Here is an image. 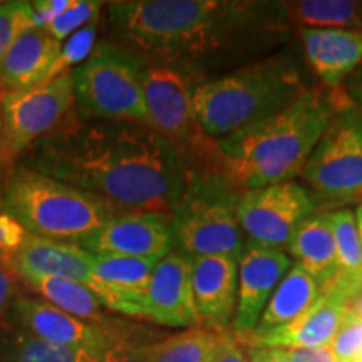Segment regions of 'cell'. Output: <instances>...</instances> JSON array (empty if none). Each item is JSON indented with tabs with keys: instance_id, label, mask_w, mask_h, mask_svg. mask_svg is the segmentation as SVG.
Returning a JSON list of instances; mask_svg holds the SVG:
<instances>
[{
	"instance_id": "cell-1",
	"label": "cell",
	"mask_w": 362,
	"mask_h": 362,
	"mask_svg": "<svg viewBox=\"0 0 362 362\" xmlns=\"http://www.w3.org/2000/svg\"><path fill=\"white\" fill-rule=\"evenodd\" d=\"M21 166L94 194L119 214L170 218L189 175L165 136L131 121L67 123L30 148Z\"/></svg>"
},
{
	"instance_id": "cell-2",
	"label": "cell",
	"mask_w": 362,
	"mask_h": 362,
	"mask_svg": "<svg viewBox=\"0 0 362 362\" xmlns=\"http://www.w3.org/2000/svg\"><path fill=\"white\" fill-rule=\"evenodd\" d=\"M107 21L126 51L161 66L259 44L285 34L288 24L284 2L245 0H119L107 4Z\"/></svg>"
},
{
	"instance_id": "cell-3",
	"label": "cell",
	"mask_w": 362,
	"mask_h": 362,
	"mask_svg": "<svg viewBox=\"0 0 362 362\" xmlns=\"http://www.w3.org/2000/svg\"><path fill=\"white\" fill-rule=\"evenodd\" d=\"M339 99L309 88L288 106L216 141L220 171L238 192L300 178Z\"/></svg>"
},
{
	"instance_id": "cell-4",
	"label": "cell",
	"mask_w": 362,
	"mask_h": 362,
	"mask_svg": "<svg viewBox=\"0 0 362 362\" xmlns=\"http://www.w3.org/2000/svg\"><path fill=\"white\" fill-rule=\"evenodd\" d=\"M307 89L293 57L275 54L193 86L194 119L216 143L288 106Z\"/></svg>"
},
{
	"instance_id": "cell-5",
	"label": "cell",
	"mask_w": 362,
	"mask_h": 362,
	"mask_svg": "<svg viewBox=\"0 0 362 362\" xmlns=\"http://www.w3.org/2000/svg\"><path fill=\"white\" fill-rule=\"evenodd\" d=\"M0 210L27 233L79 243L119 211L64 181L17 166L4 180Z\"/></svg>"
},
{
	"instance_id": "cell-6",
	"label": "cell",
	"mask_w": 362,
	"mask_h": 362,
	"mask_svg": "<svg viewBox=\"0 0 362 362\" xmlns=\"http://www.w3.org/2000/svg\"><path fill=\"white\" fill-rule=\"evenodd\" d=\"M242 192L220 171H189L187 187L171 215L175 245L189 257L240 259L245 235L238 225Z\"/></svg>"
},
{
	"instance_id": "cell-7",
	"label": "cell",
	"mask_w": 362,
	"mask_h": 362,
	"mask_svg": "<svg viewBox=\"0 0 362 362\" xmlns=\"http://www.w3.org/2000/svg\"><path fill=\"white\" fill-rule=\"evenodd\" d=\"M141 59L124 47L101 44L72 72L76 110L84 121H131L149 126Z\"/></svg>"
},
{
	"instance_id": "cell-8",
	"label": "cell",
	"mask_w": 362,
	"mask_h": 362,
	"mask_svg": "<svg viewBox=\"0 0 362 362\" xmlns=\"http://www.w3.org/2000/svg\"><path fill=\"white\" fill-rule=\"evenodd\" d=\"M300 178L317 202L341 206L362 198V112L349 99H339Z\"/></svg>"
},
{
	"instance_id": "cell-9",
	"label": "cell",
	"mask_w": 362,
	"mask_h": 362,
	"mask_svg": "<svg viewBox=\"0 0 362 362\" xmlns=\"http://www.w3.org/2000/svg\"><path fill=\"white\" fill-rule=\"evenodd\" d=\"M0 104L4 126L0 161H12L67 124L76 107L72 72L34 89L6 90Z\"/></svg>"
},
{
	"instance_id": "cell-10",
	"label": "cell",
	"mask_w": 362,
	"mask_h": 362,
	"mask_svg": "<svg viewBox=\"0 0 362 362\" xmlns=\"http://www.w3.org/2000/svg\"><path fill=\"white\" fill-rule=\"evenodd\" d=\"M317 206L319 202L304 185L287 181L242 192L237 218L245 240L284 252Z\"/></svg>"
},
{
	"instance_id": "cell-11",
	"label": "cell",
	"mask_w": 362,
	"mask_h": 362,
	"mask_svg": "<svg viewBox=\"0 0 362 362\" xmlns=\"http://www.w3.org/2000/svg\"><path fill=\"white\" fill-rule=\"evenodd\" d=\"M144 104L149 126L180 151L181 144L205 136L194 119L192 88L171 66H149L141 72Z\"/></svg>"
},
{
	"instance_id": "cell-12",
	"label": "cell",
	"mask_w": 362,
	"mask_h": 362,
	"mask_svg": "<svg viewBox=\"0 0 362 362\" xmlns=\"http://www.w3.org/2000/svg\"><path fill=\"white\" fill-rule=\"evenodd\" d=\"M78 245L90 255L161 260L173 252V226L165 215L116 214Z\"/></svg>"
},
{
	"instance_id": "cell-13",
	"label": "cell",
	"mask_w": 362,
	"mask_h": 362,
	"mask_svg": "<svg viewBox=\"0 0 362 362\" xmlns=\"http://www.w3.org/2000/svg\"><path fill=\"white\" fill-rule=\"evenodd\" d=\"M139 319L178 329L203 327L192 291L189 257L171 252L158 262L141 302Z\"/></svg>"
},
{
	"instance_id": "cell-14",
	"label": "cell",
	"mask_w": 362,
	"mask_h": 362,
	"mask_svg": "<svg viewBox=\"0 0 362 362\" xmlns=\"http://www.w3.org/2000/svg\"><path fill=\"white\" fill-rule=\"evenodd\" d=\"M287 253L245 240L238 259V293L232 329L238 336L255 330L262 312L280 280L292 269Z\"/></svg>"
},
{
	"instance_id": "cell-15",
	"label": "cell",
	"mask_w": 362,
	"mask_h": 362,
	"mask_svg": "<svg viewBox=\"0 0 362 362\" xmlns=\"http://www.w3.org/2000/svg\"><path fill=\"white\" fill-rule=\"evenodd\" d=\"M7 317L13 327L45 342L56 346L84 347V349L96 351L101 356L112 339V334L106 332L99 325L86 322L57 309L47 300L29 296L13 298Z\"/></svg>"
},
{
	"instance_id": "cell-16",
	"label": "cell",
	"mask_w": 362,
	"mask_h": 362,
	"mask_svg": "<svg viewBox=\"0 0 362 362\" xmlns=\"http://www.w3.org/2000/svg\"><path fill=\"white\" fill-rule=\"evenodd\" d=\"M352 300L337 288L324 292L317 302L291 324L270 330L262 336H238L240 341L250 347L267 349H315L330 346L341 327L344 317L349 312Z\"/></svg>"
},
{
	"instance_id": "cell-17",
	"label": "cell",
	"mask_w": 362,
	"mask_h": 362,
	"mask_svg": "<svg viewBox=\"0 0 362 362\" xmlns=\"http://www.w3.org/2000/svg\"><path fill=\"white\" fill-rule=\"evenodd\" d=\"M189 257V255H188ZM192 291L203 327L226 332L237 310L238 260L232 257H189Z\"/></svg>"
},
{
	"instance_id": "cell-18",
	"label": "cell",
	"mask_w": 362,
	"mask_h": 362,
	"mask_svg": "<svg viewBox=\"0 0 362 362\" xmlns=\"http://www.w3.org/2000/svg\"><path fill=\"white\" fill-rule=\"evenodd\" d=\"M93 255L78 243L61 242V240L40 238L27 233L22 245L6 262L19 277H59L79 282L98 292L94 277Z\"/></svg>"
},
{
	"instance_id": "cell-19",
	"label": "cell",
	"mask_w": 362,
	"mask_h": 362,
	"mask_svg": "<svg viewBox=\"0 0 362 362\" xmlns=\"http://www.w3.org/2000/svg\"><path fill=\"white\" fill-rule=\"evenodd\" d=\"M62 44L44 27L27 30L11 45L0 61V86L7 90H25L51 83L62 76Z\"/></svg>"
},
{
	"instance_id": "cell-20",
	"label": "cell",
	"mask_w": 362,
	"mask_h": 362,
	"mask_svg": "<svg viewBox=\"0 0 362 362\" xmlns=\"http://www.w3.org/2000/svg\"><path fill=\"white\" fill-rule=\"evenodd\" d=\"M305 61L320 83L341 90L362 64V33L347 29H298Z\"/></svg>"
},
{
	"instance_id": "cell-21",
	"label": "cell",
	"mask_w": 362,
	"mask_h": 362,
	"mask_svg": "<svg viewBox=\"0 0 362 362\" xmlns=\"http://www.w3.org/2000/svg\"><path fill=\"white\" fill-rule=\"evenodd\" d=\"M158 262L134 257L93 255L90 265L98 282V298L106 309L139 319L143 297Z\"/></svg>"
},
{
	"instance_id": "cell-22",
	"label": "cell",
	"mask_w": 362,
	"mask_h": 362,
	"mask_svg": "<svg viewBox=\"0 0 362 362\" xmlns=\"http://www.w3.org/2000/svg\"><path fill=\"white\" fill-rule=\"evenodd\" d=\"M287 252L319 285L329 292L337 280V247L329 211L314 214L297 228Z\"/></svg>"
},
{
	"instance_id": "cell-23",
	"label": "cell",
	"mask_w": 362,
	"mask_h": 362,
	"mask_svg": "<svg viewBox=\"0 0 362 362\" xmlns=\"http://www.w3.org/2000/svg\"><path fill=\"white\" fill-rule=\"evenodd\" d=\"M320 296H322V291L315 280L300 265L293 262L292 269L280 280L277 288L267 302L252 336H262L270 330L291 324L298 315L304 314L309 307L314 305Z\"/></svg>"
},
{
	"instance_id": "cell-24",
	"label": "cell",
	"mask_w": 362,
	"mask_h": 362,
	"mask_svg": "<svg viewBox=\"0 0 362 362\" xmlns=\"http://www.w3.org/2000/svg\"><path fill=\"white\" fill-rule=\"evenodd\" d=\"M337 247V280L334 288L354 302L362 293V248L357 235L356 214L349 208L329 211ZM332 291V288H330Z\"/></svg>"
},
{
	"instance_id": "cell-25",
	"label": "cell",
	"mask_w": 362,
	"mask_h": 362,
	"mask_svg": "<svg viewBox=\"0 0 362 362\" xmlns=\"http://www.w3.org/2000/svg\"><path fill=\"white\" fill-rule=\"evenodd\" d=\"M0 362H101V354L84 347L56 346L13 327L0 334Z\"/></svg>"
},
{
	"instance_id": "cell-26",
	"label": "cell",
	"mask_w": 362,
	"mask_h": 362,
	"mask_svg": "<svg viewBox=\"0 0 362 362\" xmlns=\"http://www.w3.org/2000/svg\"><path fill=\"white\" fill-rule=\"evenodd\" d=\"M287 22L312 29H347L362 33V6L351 0L284 2Z\"/></svg>"
},
{
	"instance_id": "cell-27",
	"label": "cell",
	"mask_w": 362,
	"mask_h": 362,
	"mask_svg": "<svg viewBox=\"0 0 362 362\" xmlns=\"http://www.w3.org/2000/svg\"><path fill=\"white\" fill-rule=\"evenodd\" d=\"M24 282L29 284L35 292H39L44 300L67 312L69 315L90 324L104 320L103 302L83 284L59 277H29L24 279Z\"/></svg>"
},
{
	"instance_id": "cell-28",
	"label": "cell",
	"mask_w": 362,
	"mask_h": 362,
	"mask_svg": "<svg viewBox=\"0 0 362 362\" xmlns=\"http://www.w3.org/2000/svg\"><path fill=\"white\" fill-rule=\"evenodd\" d=\"M218 332L203 327L139 346L146 362H210L214 357Z\"/></svg>"
},
{
	"instance_id": "cell-29",
	"label": "cell",
	"mask_w": 362,
	"mask_h": 362,
	"mask_svg": "<svg viewBox=\"0 0 362 362\" xmlns=\"http://www.w3.org/2000/svg\"><path fill=\"white\" fill-rule=\"evenodd\" d=\"M34 27H39V22L30 2L0 4V61L11 45Z\"/></svg>"
},
{
	"instance_id": "cell-30",
	"label": "cell",
	"mask_w": 362,
	"mask_h": 362,
	"mask_svg": "<svg viewBox=\"0 0 362 362\" xmlns=\"http://www.w3.org/2000/svg\"><path fill=\"white\" fill-rule=\"evenodd\" d=\"M103 6V2H96V0H74V4L64 13H61L47 25H44V29L54 39L62 42L78 29L83 30L86 25L96 21Z\"/></svg>"
},
{
	"instance_id": "cell-31",
	"label": "cell",
	"mask_w": 362,
	"mask_h": 362,
	"mask_svg": "<svg viewBox=\"0 0 362 362\" xmlns=\"http://www.w3.org/2000/svg\"><path fill=\"white\" fill-rule=\"evenodd\" d=\"M330 349L339 362H356L362 357V317L356 315L351 307L330 342Z\"/></svg>"
},
{
	"instance_id": "cell-32",
	"label": "cell",
	"mask_w": 362,
	"mask_h": 362,
	"mask_svg": "<svg viewBox=\"0 0 362 362\" xmlns=\"http://www.w3.org/2000/svg\"><path fill=\"white\" fill-rule=\"evenodd\" d=\"M245 346V344H243ZM250 362H339L330 346L315 349H267L245 346Z\"/></svg>"
},
{
	"instance_id": "cell-33",
	"label": "cell",
	"mask_w": 362,
	"mask_h": 362,
	"mask_svg": "<svg viewBox=\"0 0 362 362\" xmlns=\"http://www.w3.org/2000/svg\"><path fill=\"white\" fill-rule=\"evenodd\" d=\"M210 362H250L247 347L233 332H218V341Z\"/></svg>"
},
{
	"instance_id": "cell-34",
	"label": "cell",
	"mask_w": 362,
	"mask_h": 362,
	"mask_svg": "<svg viewBox=\"0 0 362 362\" xmlns=\"http://www.w3.org/2000/svg\"><path fill=\"white\" fill-rule=\"evenodd\" d=\"M101 362H146V359L143 357L139 346L112 336L110 346L103 352Z\"/></svg>"
},
{
	"instance_id": "cell-35",
	"label": "cell",
	"mask_w": 362,
	"mask_h": 362,
	"mask_svg": "<svg viewBox=\"0 0 362 362\" xmlns=\"http://www.w3.org/2000/svg\"><path fill=\"white\" fill-rule=\"evenodd\" d=\"M72 4L74 0H39V2H30V7L35 13L39 27H44L61 13H64Z\"/></svg>"
},
{
	"instance_id": "cell-36",
	"label": "cell",
	"mask_w": 362,
	"mask_h": 362,
	"mask_svg": "<svg viewBox=\"0 0 362 362\" xmlns=\"http://www.w3.org/2000/svg\"><path fill=\"white\" fill-rule=\"evenodd\" d=\"M13 298H16V280L12 277V272L0 267V322L4 317H7Z\"/></svg>"
},
{
	"instance_id": "cell-37",
	"label": "cell",
	"mask_w": 362,
	"mask_h": 362,
	"mask_svg": "<svg viewBox=\"0 0 362 362\" xmlns=\"http://www.w3.org/2000/svg\"><path fill=\"white\" fill-rule=\"evenodd\" d=\"M344 86L347 89V99L362 112V64Z\"/></svg>"
},
{
	"instance_id": "cell-38",
	"label": "cell",
	"mask_w": 362,
	"mask_h": 362,
	"mask_svg": "<svg viewBox=\"0 0 362 362\" xmlns=\"http://www.w3.org/2000/svg\"><path fill=\"white\" fill-rule=\"evenodd\" d=\"M354 214H356L357 235H359V243H361V248H362V202H361V205L357 206V210L354 211Z\"/></svg>"
},
{
	"instance_id": "cell-39",
	"label": "cell",
	"mask_w": 362,
	"mask_h": 362,
	"mask_svg": "<svg viewBox=\"0 0 362 362\" xmlns=\"http://www.w3.org/2000/svg\"><path fill=\"white\" fill-rule=\"evenodd\" d=\"M351 310L354 312L356 315L362 317V293L357 298H354V302L351 304Z\"/></svg>"
},
{
	"instance_id": "cell-40",
	"label": "cell",
	"mask_w": 362,
	"mask_h": 362,
	"mask_svg": "<svg viewBox=\"0 0 362 362\" xmlns=\"http://www.w3.org/2000/svg\"><path fill=\"white\" fill-rule=\"evenodd\" d=\"M2 131H4V126H2V104H0V144H2Z\"/></svg>"
},
{
	"instance_id": "cell-41",
	"label": "cell",
	"mask_w": 362,
	"mask_h": 362,
	"mask_svg": "<svg viewBox=\"0 0 362 362\" xmlns=\"http://www.w3.org/2000/svg\"><path fill=\"white\" fill-rule=\"evenodd\" d=\"M2 185H4V178H2V171H0V193H2ZM0 214H2V210H0ZM4 260L2 253H0V262Z\"/></svg>"
},
{
	"instance_id": "cell-42",
	"label": "cell",
	"mask_w": 362,
	"mask_h": 362,
	"mask_svg": "<svg viewBox=\"0 0 362 362\" xmlns=\"http://www.w3.org/2000/svg\"><path fill=\"white\" fill-rule=\"evenodd\" d=\"M361 6H362V2H361Z\"/></svg>"
}]
</instances>
